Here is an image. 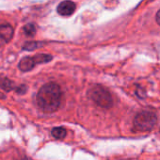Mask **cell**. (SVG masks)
I'll return each mask as SVG.
<instances>
[{"label":"cell","mask_w":160,"mask_h":160,"mask_svg":"<svg viewBox=\"0 0 160 160\" xmlns=\"http://www.w3.org/2000/svg\"><path fill=\"white\" fill-rule=\"evenodd\" d=\"M62 92L59 86L56 83L43 85L37 94L38 107L44 112H55L61 104Z\"/></svg>","instance_id":"1"},{"label":"cell","mask_w":160,"mask_h":160,"mask_svg":"<svg viewBox=\"0 0 160 160\" xmlns=\"http://www.w3.org/2000/svg\"><path fill=\"white\" fill-rule=\"evenodd\" d=\"M89 97L99 107L104 108H109L113 105V100L110 92L101 85L92 86L89 92Z\"/></svg>","instance_id":"2"},{"label":"cell","mask_w":160,"mask_h":160,"mask_svg":"<svg viewBox=\"0 0 160 160\" xmlns=\"http://www.w3.org/2000/svg\"><path fill=\"white\" fill-rule=\"evenodd\" d=\"M157 122L156 115L151 111H141L134 119V128L137 131L146 132L153 128Z\"/></svg>","instance_id":"3"},{"label":"cell","mask_w":160,"mask_h":160,"mask_svg":"<svg viewBox=\"0 0 160 160\" xmlns=\"http://www.w3.org/2000/svg\"><path fill=\"white\" fill-rule=\"evenodd\" d=\"M52 59V56L47 54H39L34 57H26L21 59L19 63V68L23 72H28L32 70L37 64L48 62Z\"/></svg>","instance_id":"4"},{"label":"cell","mask_w":160,"mask_h":160,"mask_svg":"<svg viewBox=\"0 0 160 160\" xmlns=\"http://www.w3.org/2000/svg\"><path fill=\"white\" fill-rule=\"evenodd\" d=\"M13 36V28L10 25H0V46L7 44Z\"/></svg>","instance_id":"5"},{"label":"cell","mask_w":160,"mask_h":160,"mask_svg":"<svg viewBox=\"0 0 160 160\" xmlns=\"http://www.w3.org/2000/svg\"><path fill=\"white\" fill-rule=\"evenodd\" d=\"M75 11V4L71 0H64L58 6V12L62 16H70Z\"/></svg>","instance_id":"6"},{"label":"cell","mask_w":160,"mask_h":160,"mask_svg":"<svg viewBox=\"0 0 160 160\" xmlns=\"http://www.w3.org/2000/svg\"><path fill=\"white\" fill-rule=\"evenodd\" d=\"M0 87L7 92H10L13 89H16L14 86V83L12 82L11 80L8 78H0Z\"/></svg>","instance_id":"7"},{"label":"cell","mask_w":160,"mask_h":160,"mask_svg":"<svg viewBox=\"0 0 160 160\" xmlns=\"http://www.w3.org/2000/svg\"><path fill=\"white\" fill-rule=\"evenodd\" d=\"M66 130L63 127H56L52 130V135L54 138H58V139H62L66 137Z\"/></svg>","instance_id":"8"},{"label":"cell","mask_w":160,"mask_h":160,"mask_svg":"<svg viewBox=\"0 0 160 160\" xmlns=\"http://www.w3.org/2000/svg\"><path fill=\"white\" fill-rule=\"evenodd\" d=\"M24 32L26 33V35H28V36H34L35 35V33H36V28H35V26L34 25H32V24H28V25H27L25 28H24Z\"/></svg>","instance_id":"9"},{"label":"cell","mask_w":160,"mask_h":160,"mask_svg":"<svg viewBox=\"0 0 160 160\" xmlns=\"http://www.w3.org/2000/svg\"><path fill=\"white\" fill-rule=\"evenodd\" d=\"M37 47H40L39 46V43L37 42H28V43H26L25 46H24V49H27V50H33Z\"/></svg>","instance_id":"10"},{"label":"cell","mask_w":160,"mask_h":160,"mask_svg":"<svg viewBox=\"0 0 160 160\" xmlns=\"http://www.w3.org/2000/svg\"><path fill=\"white\" fill-rule=\"evenodd\" d=\"M155 20H156V23L160 26V10H159V11L157 12V13H156Z\"/></svg>","instance_id":"11"},{"label":"cell","mask_w":160,"mask_h":160,"mask_svg":"<svg viewBox=\"0 0 160 160\" xmlns=\"http://www.w3.org/2000/svg\"><path fill=\"white\" fill-rule=\"evenodd\" d=\"M23 160H30V159H28V158H24Z\"/></svg>","instance_id":"12"}]
</instances>
